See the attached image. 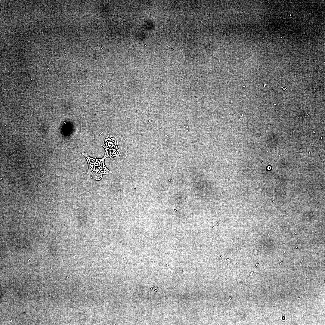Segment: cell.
<instances>
[{"label":"cell","instance_id":"cell-2","mask_svg":"<svg viewBox=\"0 0 325 325\" xmlns=\"http://www.w3.org/2000/svg\"><path fill=\"white\" fill-rule=\"evenodd\" d=\"M82 154L85 157L88 164L87 174L91 178L96 181H100L102 179L103 175L112 173L105 164L104 160L107 158L104 155L102 158L98 159L91 157L87 153H83Z\"/></svg>","mask_w":325,"mask_h":325},{"label":"cell","instance_id":"cell-1","mask_svg":"<svg viewBox=\"0 0 325 325\" xmlns=\"http://www.w3.org/2000/svg\"><path fill=\"white\" fill-rule=\"evenodd\" d=\"M101 141L105 150L104 156L112 162H119L127 157V144L123 137L116 131L109 130L103 133Z\"/></svg>","mask_w":325,"mask_h":325}]
</instances>
